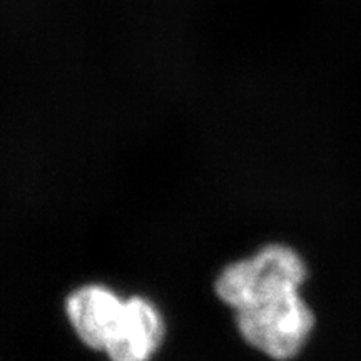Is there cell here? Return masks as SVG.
Masks as SVG:
<instances>
[{"mask_svg": "<svg viewBox=\"0 0 361 361\" xmlns=\"http://www.w3.org/2000/svg\"><path fill=\"white\" fill-rule=\"evenodd\" d=\"M308 279V264L295 247L273 243L247 258L229 263L214 281L223 305L239 311L301 291Z\"/></svg>", "mask_w": 361, "mask_h": 361, "instance_id": "obj_1", "label": "cell"}, {"mask_svg": "<svg viewBox=\"0 0 361 361\" xmlns=\"http://www.w3.org/2000/svg\"><path fill=\"white\" fill-rule=\"evenodd\" d=\"M166 335L164 318L151 300L130 296L114 336L106 346L109 361H151Z\"/></svg>", "mask_w": 361, "mask_h": 361, "instance_id": "obj_4", "label": "cell"}, {"mask_svg": "<svg viewBox=\"0 0 361 361\" xmlns=\"http://www.w3.org/2000/svg\"><path fill=\"white\" fill-rule=\"evenodd\" d=\"M239 336L252 350L274 361L296 358L308 345L316 324L301 291L234 311Z\"/></svg>", "mask_w": 361, "mask_h": 361, "instance_id": "obj_2", "label": "cell"}, {"mask_svg": "<svg viewBox=\"0 0 361 361\" xmlns=\"http://www.w3.org/2000/svg\"><path fill=\"white\" fill-rule=\"evenodd\" d=\"M126 300L104 284H84L67 296L66 314L82 345L104 351L114 336Z\"/></svg>", "mask_w": 361, "mask_h": 361, "instance_id": "obj_3", "label": "cell"}]
</instances>
